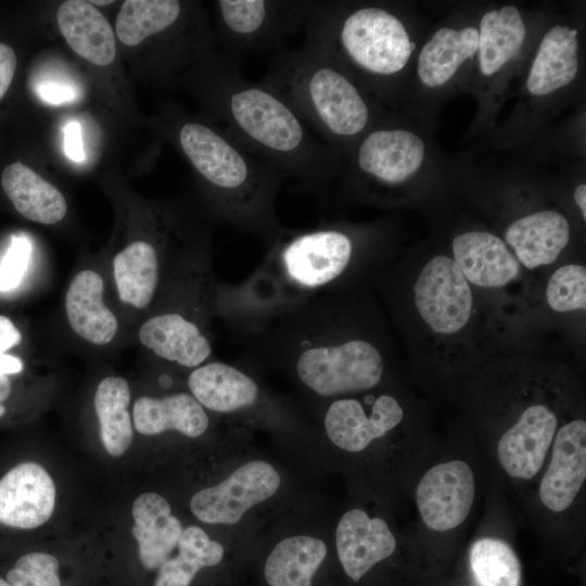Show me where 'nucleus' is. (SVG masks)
<instances>
[{"mask_svg":"<svg viewBox=\"0 0 586 586\" xmlns=\"http://www.w3.org/2000/svg\"><path fill=\"white\" fill-rule=\"evenodd\" d=\"M477 33L480 68L483 75L491 76L520 51L525 26L518 8L506 5L486 12Z\"/></svg>","mask_w":586,"mask_h":586,"instance_id":"cd10ccee","label":"nucleus"},{"mask_svg":"<svg viewBox=\"0 0 586 586\" xmlns=\"http://www.w3.org/2000/svg\"><path fill=\"white\" fill-rule=\"evenodd\" d=\"M252 442L249 433L228 441L220 449L216 474L190 496L189 510L203 525L240 537H259L311 494L294 466Z\"/></svg>","mask_w":586,"mask_h":586,"instance_id":"39448f33","label":"nucleus"},{"mask_svg":"<svg viewBox=\"0 0 586 586\" xmlns=\"http://www.w3.org/2000/svg\"><path fill=\"white\" fill-rule=\"evenodd\" d=\"M138 336L155 356L181 368L193 370L213 356L207 331L175 313L152 316L140 327Z\"/></svg>","mask_w":586,"mask_h":586,"instance_id":"f3484780","label":"nucleus"},{"mask_svg":"<svg viewBox=\"0 0 586 586\" xmlns=\"http://www.w3.org/2000/svg\"><path fill=\"white\" fill-rule=\"evenodd\" d=\"M64 152L66 156L76 163L85 160L82 129L77 120H69L64 126Z\"/></svg>","mask_w":586,"mask_h":586,"instance_id":"f704fd0d","label":"nucleus"},{"mask_svg":"<svg viewBox=\"0 0 586 586\" xmlns=\"http://www.w3.org/2000/svg\"><path fill=\"white\" fill-rule=\"evenodd\" d=\"M1 183L15 209L25 218L52 225L65 217L67 205L63 194L26 165L20 162L8 165Z\"/></svg>","mask_w":586,"mask_h":586,"instance_id":"b1692460","label":"nucleus"},{"mask_svg":"<svg viewBox=\"0 0 586 586\" xmlns=\"http://www.w3.org/2000/svg\"><path fill=\"white\" fill-rule=\"evenodd\" d=\"M38 95L47 103L62 104L74 101L79 90L74 82L66 78L49 77L37 85Z\"/></svg>","mask_w":586,"mask_h":586,"instance_id":"72a5a7b5","label":"nucleus"},{"mask_svg":"<svg viewBox=\"0 0 586 586\" xmlns=\"http://www.w3.org/2000/svg\"><path fill=\"white\" fill-rule=\"evenodd\" d=\"M132 534L138 543L142 566L153 574L178 545L182 520L170 501L155 492L143 493L132 505Z\"/></svg>","mask_w":586,"mask_h":586,"instance_id":"6ab92c4d","label":"nucleus"},{"mask_svg":"<svg viewBox=\"0 0 586 586\" xmlns=\"http://www.w3.org/2000/svg\"><path fill=\"white\" fill-rule=\"evenodd\" d=\"M455 262L467 280L485 288L506 285L520 272L518 259L504 241L485 231H470L453 241Z\"/></svg>","mask_w":586,"mask_h":586,"instance_id":"aec40b11","label":"nucleus"},{"mask_svg":"<svg viewBox=\"0 0 586 586\" xmlns=\"http://www.w3.org/2000/svg\"><path fill=\"white\" fill-rule=\"evenodd\" d=\"M577 30L555 26L544 36L526 86L534 95H545L569 85L578 69Z\"/></svg>","mask_w":586,"mask_h":586,"instance_id":"393cba45","label":"nucleus"},{"mask_svg":"<svg viewBox=\"0 0 586 586\" xmlns=\"http://www.w3.org/2000/svg\"><path fill=\"white\" fill-rule=\"evenodd\" d=\"M55 506V486L36 462H23L0 480V523L29 530L47 522Z\"/></svg>","mask_w":586,"mask_h":586,"instance_id":"2eb2a0df","label":"nucleus"},{"mask_svg":"<svg viewBox=\"0 0 586 586\" xmlns=\"http://www.w3.org/2000/svg\"><path fill=\"white\" fill-rule=\"evenodd\" d=\"M546 297L556 311L564 313L586 308V268L582 265H565L550 277Z\"/></svg>","mask_w":586,"mask_h":586,"instance_id":"7c9ffc66","label":"nucleus"},{"mask_svg":"<svg viewBox=\"0 0 586 586\" xmlns=\"http://www.w3.org/2000/svg\"><path fill=\"white\" fill-rule=\"evenodd\" d=\"M31 242L25 235H13L0 263V291L8 292L23 280L30 263Z\"/></svg>","mask_w":586,"mask_h":586,"instance_id":"473e14b6","label":"nucleus"},{"mask_svg":"<svg viewBox=\"0 0 586 586\" xmlns=\"http://www.w3.org/2000/svg\"><path fill=\"white\" fill-rule=\"evenodd\" d=\"M114 1H109V0H105V1H90L91 4H99V5H104V4H111L113 3Z\"/></svg>","mask_w":586,"mask_h":586,"instance_id":"ea45409f","label":"nucleus"},{"mask_svg":"<svg viewBox=\"0 0 586 586\" xmlns=\"http://www.w3.org/2000/svg\"><path fill=\"white\" fill-rule=\"evenodd\" d=\"M189 393L232 429L262 432L314 466L315 428L309 416L247 364L211 360L190 371Z\"/></svg>","mask_w":586,"mask_h":586,"instance_id":"0eeeda50","label":"nucleus"},{"mask_svg":"<svg viewBox=\"0 0 586 586\" xmlns=\"http://www.w3.org/2000/svg\"><path fill=\"white\" fill-rule=\"evenodd\" d=\"M0 586H11L7 579L0 577Z\"/></svg>","mask_w":586,"mask_h":586,"instance_id":"a19ab883","label":"nucleus"},{"mask_svg":"<svg viewBox=\"0 0 586 586\" xmlns=\"http://www.w3.org/2000/svg\"><path fill=\"white\" fill-rule=\"evenodd\" d=\"M388 506L348 491L333 511V544L342 586L418 585L405 538Z\"/></svg>","mask_w":586,"mask_h":586,"instance_id":"9b49d317","label":"nucleus"},{"mask_svg":"<svg viewBox=\"0 0 586 586\" xmlns=\"http://www.w3.org/2000/svg\"><path fill=\"white\" fill-rule=\"evenodd\" d=\"M104 282L100 273L85 269L72 280L65 295V311L73 331L95 344H109L116 335L118 323L103 302Z\"/></svg>","mask_w":586,"mask_h":586,"instance_id":"412c9836","label":"nucleus"},{"mask_svg":"<svg viewBox=\"0 0 586 586\" xmlns=\"http://www.w3.org/2000/svg\"><path fill=\"white\" fill-rule=\"evenodd\" d=\"M413 292L420 316L434 332L456 333L468 322L472 308L471 289L450 257H433L423 267Z\"/></svg>","mask_w":586,"mask_h":586,"instance_id":"4468645a","label":"nucleus"},{"mask_svg":"<svg viewBox=\"0 0 586 586\" xmlns=\"http://www.w3.org/2000/svg\"><path fill=\"white\" fill-rule=\"evenodd\" d=\"M259 82L277 93L331 150L347 144L369 126L370 107L359 89L342 64L309 38L297 49L278 53Z\"/></svg>","mask_w":586,"mask_h":586,"instance_id":"6e6552de","label":"nucleus"},{"mask_svg":"<svg viewBox=\"0 0 586 586\" xmlns=\"http://www.w3.org/2000/svg\"><path fill=\"white\" fill-rule=\"evenodd\" d=\"M219 31L230 58L276 49L305 25L311 1L219 0Z\"/></svg>","mask_w":586,"mask_h":586,"instance_id":"ddd939ff","label":"nucleus"},{"mask_svg":"<svg viewBox=\"0 0 586 586\" xmlns=\"http://www.w3.org/2000/svg\"><path fill=\"white\" fill-rule=\"evenodd\" d=\"M540 545L581 558L586 542V420H562L547 460L520 500Z\"/></svg>","mask_w":586,"mask_h":586,"instance_id":"1a4fd4ad","label":"nucleus"},{"mask_svg":"<svg viewBox=\"0 0 586 586\" xmlns=\"http://www.w3.org/2000/svg\"><path fill=\"white\" fill-rule=\"evenodd\" d=\"M384 387L309 408L314 466L397 512L437 442L410 424L404 403Z\"/></svg>","mask_w":586,"mask_h":586,"instance_id":"f03ea898","label":"nucleus"},{"mask_svg":"<svg viewBox=\"0 0 586 586\" xmlns=\"http://www.w3.org/2000/svg\"><path fill=\"white\" fill-rule=\"evenodd\" d=\"M56 22L66 42L79 56L100 66L114 61V33L105 16L90 1H64L56 11Z\"/></svg>","mask_w":586,"mask_h":586,"instance_id":"4be33fe9","label":"nucleus"},{"mask_svg":"<svg viewBox=\"0 0 586 586\" xmlns=\"http://www.w3.org/2000/svg\"><path fill=\"white\" fill-rule=\"evenodd\" d=\"M241 341L246 364L290 382L308 408L384 386L383 354L348 332L335 288L276 311Z\"/></svg>","mask_w":586,"mask_h":586,"instance_id":"f257e3e1","label":"nucleus"},{"mask_svg":"<svg viewBox=\"0 0 586 586\" xmlns=\"http://www.w3.org/2000/svg\"><path fill=\"white\" fill-rule=\"evenodd\" d=\"M177 141L207 189L216 215L269 244L282 227L277 214L282 174L206 123H183Z\"/></svg>","mask_w":586,"mask_h":586,"instance_id":"423d86ee","label":"nucleus"},{"mask_svg":"<svg viewBox=\"0 0 586 586\" xmlns=\"http://www.w3.org/2000/svg\"><path fill=\"white\" fill-rule=\"evenodd\" d=\"M206 88L225 132L301 189L321 196L335 168L334 151L277 93L243 77L230 56L211 63Z\"/></svg>","mask_w":586,"mask_h":586,"instance_id":"7ed1b4c3","label":"nucleus"},{"mask_svg":"<svg viewBox=\"0 0 586 586\" xmlns=\"http://www.w3.org/2000/svg\"><path fill=\"white\" fill-rule=\"evenodd\" d=\"M245 586H342L333 544V512L313 493L260 534Z\"/></svg>","mask_w":586,"mask_h":586,"instance_id":"9d476101","label":"nucleus"},{"mask_svg":"<svg viewBox=\"0 0 586 586\" xmlns=\"http://www.w3.org/2000/svg\"><path fill=\"white\" fill-rule=\"evenodd\" d=\"M16 69V55L14 50L0 42V100L7 93Z\"/></svg>","mask_w":586,"mask_h":586,"instance_id":"c9c22d12","label":"nucleus"},{"mask_svg":"<svg viewBox=\"0 0 586 586\" xmlns=\"http://www.w3.org/2000/svg\"><path fill=\"white\" fill-rule=\"evenodd\" d=\"M487 494L472 536L457 553L466 586H523V569L513 544V519L505 489L486 472Z\"/></svg>","mask_w":586,"mask_h":586,"instance_id":"f8f14e48","label":"nucleus"},{"mask_svg":"<svg viewBox=\"0 0 586 586\" xmlns=\"http://www.w3.org/2000/svg\"><path fill=\"white\" fill-rule=\"evenodd\" d=\"M527 269L553 263L570 240V225L560 213L537 212L512 222L505 234Z\"/></svg>","mask_w":586,"mask_h":586,"instance_id":"5701e85b","label":"nucleus"},{"mask_svg":"<svg viewBox=\"0 0 586 586\" xmlns=\"http://www.w3.org/2000/svg\"><path fill=\"white\" fill-rule=\"evenodd\" d=\"M133 424L138 433L154 436L176 433L188 440L208 435L215 416L203 408L189 392H176L162 397L143 396L133 405Z\"/></svg>","mask_w":586,"mask_h":586,"instance_id":"a211bd4d","label":"nucleus"},{"mask_svg":"<svg viewBox=\"0 0 586 586\" xmlns=\"http://www.w3.org/2000/svg\"><path fill=\"white\" fill-rule=\"evenodd\" d=\"M183 7L178 0H126L116 17L118 39L128 47L170 30L179 24Z\"/></svg>","mask_w":586,"mask_h":586,"instance_id":"c756f323","label":"nucleus"},{"mask_svg":"<svg viewBox=\"0 0 586 586\" xmlns=\"http://www.w3.org/2000/svg\"><path fill=\"white\" fill-rule=\"evenodd\" d=\"M22 340V334L14 323L5 316H0V354L16 346Z\"/></svg>","mask_w":586,"mask_h":586,"instance_id":"e433bc0d","label":"nucleus"},{"mask_svg":"<svg viewBox=\"0 0 586 586\" xmlns=\"http://www.w3.org/2000/svg\"><path fill=\"white\" fill-rule=\"evenodd\" d=\"M574 200L579 206L583 218L586 219V186L581 184L575 189Z\"/></svg>","mask_w":586,"mask_h":586,"instance_id":"58836bf2","label":"nucleus"},{"mask_svg":"<svg viewBox=\"0 0 586 586\" xmlns=\"http://www.w3.org/2000/svg\"><path fill=\"white\" fill-rule=\"evenodd\" d=\"M11 393V382L4 374H0V418L5 412V406L3 402L9 397Z\"/></svg>","mask_w":586,"mask_h":586,"instance_id":"4c0bfd02","label":"nucleus"},{"mask_svg":"<svg viewBox=\"0 0 586 586\" xmlns=\"http://www.w3.org/2000/svg\"><path fill=\"white\" fill-rule=\"evenodd\" d=\"M477 43L479 33L474 27L438 29L418 59L417 71L422 84L431 88L444 85L477 51Z\"/></svg>","mask_w":586,"mask_h":586,"instance_id":"bb28decb","label":"nucleus"},{"mask_svg":"<svg viewBox=\"0 0 586 586\" xmlns=\"http://www.w3.org/2000/svg\"><path fill=\"white\" fill-rule=\"evenodd\" d=\"M424 157L422 140L411 131L375 129L356 151V167L365 177L383 184H398L418 170Z\"/></svg>","mask_w":586,"mask_h":586,"instance_id":"dca6fc26","label":"nucleus"},{"mask_svg":"<svg viewBox=\"0 0 586 586\" xmlns=\"http://www.w3.org/2000/svg\"><path fill=\"white\" fill-rule=\"evenodd\" d=\"M130 391L120 377L104 378L94 394V410L100 424V437L105 450L113 457L124 455L133 438L128 412Z\"/></svg>","mask_w":586,"mask_h":586,"instance_id":"c85d7f7f","label":"nucleus"},{"mask_svg":"<svg viewBox=\"0 0 586 586\" xmlns=\"http://www.w3.org/2000/svg\"><path fill=\"white\" fill-rule=\"evenodd\" d=\"M485 480L479 446L437 442L413 483L415 520L404 531L418 585L435 583L456 559Z\"/></svg>","mask_w":586,"mask_h":586,"instance_id":"20e7f679","label":"nucleus"},{"mask_svg":"<svg viewBox=\"0 0 586 586\" xmlns=\"http://www.w3.org/2000/svg\"><path fill=\"white\" fill-rule=\"evenodd\" d=\"M113 269L120 301L137 308L148 307L161 278L156 247L148 241H135L116 254Z\"/></svg>","mask_w":586,"mask_h":586,"instance_id":"a878e982","label":"nucleus"},{"mask_svg":"<svg viewBox=\"0 0 586 586\" xmlns=\"http://www.w3.org/2000/svg\"><path fill=\"white\" fill-rule=\"evenodd\" d=\"M5 579L11 586H62L59 560L46 552H29L18 558Z\"/></svg>","mask_w":586,"mask_h":586,"instance_id":"2f4dec72","label":"nucleus"}]
</instances>
